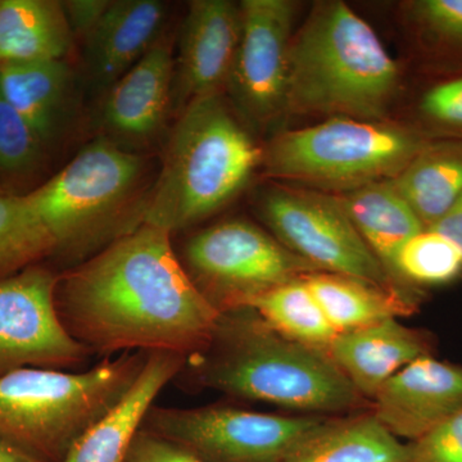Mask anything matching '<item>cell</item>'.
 Listing matches in <instances>:
<instances>
[{
	"label": "cell",
	"instance_id": "cell-1",
	"mask_svg": "<svg viewBox=\"0 0 462 462\" xmlns=\"http://www.w3.org/2000/svg\"><path fill=\"white\" fill-rule=\"evenodd\" d=\"M60 320L89 354L189 356L217 322L173 251L171 234L144 224L99 254L60 273Z\"/></svg>",
	"mask_w": 462,
	"mask_h": 462
},
{
	"label": "cell",
	"instance_id": "cell-2",
	"mask_svg": "<svg viewBox=\"0 0 462 462\" xmlns=\"http://www.w3.org/2000/svg\"><path fill=\"white\" fill-rule=\"evenodd\" d=\"M175 380L307 412L365 402L328 354L285 338L249 307L220 314L208 343L187 357Z\"/></svg>",
	"mask_w": 462,
	"mask_h": 462
},
{
	"label": "cell",
	"instance_id": "cell-3",
	"mask_svg": "<svg viewBox=\"0 0 462 462\" xmlns=\"http://www.w3.org/2000/svg\"><path fill=\"white\" fill-rule=\"evenodd\" d=\"M402 69L342 0L316 2L291 38L288 116L388 121Z\"/></svg>",
	"mask_w": 462,
	"mask_h": 462
},
{
	"label": "cell",
	"instance_id": "cell-4",
	"mask_svg": "<svg viewBox=\"0 0 462 462\" xmlns=\"http://www.w3.org/2000/svg\"><path fill=\"white\" fill-rule=\"evenodd\" d=\"M154 180L144 158L100 136L42 182L27 202L69 269L144 225Z\"/></svg>",
	"mask_w": 462,
	"mask_h": 462
},
{
	"label": "cell",
	"instance_id": "cell-5",
	"mask_svg": "<svg viewBox=\"0 0 462 462\" xmlns=\"http://www.w3.org/2000/svg\"><path fill=\"white\" fill-rule=\"evenodd\" d=\"M263 157L223 94L188 103L167 142L144 224L172 236L202 223L242 193Z\"/></svg>",
	"mask_w": 462,
	"mask_h": 462
},
{
	"label": "cell",
	"instance_id": "cell-6",
	"mask_svg": "<svg viewBox=\"0 0 462 462\" xmlns=\"http://www.w3.org/2000/svg\"><path fill=\"white\" fill-rule=\"evenodd\" d=\"M147 352L107 357L84 372L25 367L0 375V438L60 462L84 431L127 393Z\"/></svg>",
	"mask_w": 462,
	"mask_h": 462
},
{
	"label": "cell",
	"instance_id": "cell-7",
	"mask_svg": "<svg viewBox=\"0 0 462 462\" xmlns=\"http://www.w3.org/2000/svg\"><path fill=\"white\" fill-rule=\"evenodd\" d=\"M430 141L412 125L333 117L278 134L261 166L270 178L342 194L393 180Z\"/></svg>",
	"mask_w": 462,
	"mask_h": 462
},
{
	"label": "cell",
	"instance_id": "cell-8",
	"mask_svg": "<svg viewBox=\"0 0 462 462\" xmlns=\"http://www.w3.org/2000/svg\"><path fill=\"white\" fill-rule=\"evenodd\" d=\"M333 421L225 404L191 409L153 404L143 430L205 462H287Z\"/></svg>",
	"mask_w": 462,
	"mask_h": 462
},
{
	"label": "cell",
	"instance_id": "cell-9",
	"mask_svg": "<svg viewBox=\"0 0 462 462\" xmlns=\"http://www.w3.org/2000/svg\"><path fill=\"white\" fill-rule=\"evenodd\" d=\"M194 287L218 314L270 289L319 273L249 221H223L193 234L178 254Z\"/></svg>",
	"mask_w": 462,
	"mask_h": 462
},
{
	"label": "cell",
	"instance_id": "cell-10",
	"mask_svg": "<svg viewBox=\"0 0 462 462\" xmlns=\"http://www.w3.org/2000/svg\"><path fill=\"white\" fill-rule=\"evenodd\" d=\"M257 209L273 236L318 272L403 291L367 247L337 194L269 185L258 196Z\"/></svg>",
	"mask_w": 462,
	"mask_h": 462
},
{
	"label": "cell",
	"instance_id": "cell-11",
	"mask_svg": "<svg viewBox=\"0 0 462 462\" xmlns=\"http://www.w3.org/2000/svg\"><path fill=\"white\" fill-rule=\"evenodd\" d=\"M242 35L226 91L236 112L254 127L287 117L289 51L297 3L243 0Z\"/></svg>",
	"mask_w": 462,
	"mask_h": 462
},
{
	"label": "cell",
	"instance_id": "cell-12",
	"mask_svg": "<svg viewBox=\"0 0 462 462\" xmlns=\"http://www.w3.org/2000/svg\"><path fill=\"white\" fill-rule=\"evenodd\" d=\"M58 278L39 263L0 281V375L25 367L71 372L87 363L89 352L58 316Z\"/></svg>",
	"mask_w": 462,
	"mask_h": 462
},
{
	"label": "cell",
	"instance_id": "cell-13",
	"mask_svg": "<svg viewBox=\"0 0 462 462\" xmlns=\"http://www.w3.org/2000/svg\"><path fill=\"white\" fill-rule=\"evenodd\" d=\"M240 35V3L231 0L189 3L179 33L175 60L176 98L182 108L193 100L224 93L238 51Z\"/></svg>",
	"mask_w": 462,
	"mask_h": 462
},
{
	"label": "cell",
	"instance_id": "cell-14",
	"mask_svg": "<svg viewBox=\"0 0 462 462\" xmlns=\"http://www.w3.org/2000/svg\"><path fill=\"white\" fill-rule=\"evenodd\" d=\"M462 410V366L430 355L401 369L373 400V415L397 438L424 437Z\"/></svg>",
	"mask_w": 462,
	"mask_h": 462
},
{
	"label": "cell",
	"instance_id": "cell-15",
	"mask_svg": "<svg viewBox=\"0 0 462 462\" xmlns=\"http://www.w3.org/2000/svg\"><path fill=\"white\" fill-rule=\"evenodd\" d=\"M175 60L171 42L160 39L106 93L102 121L111 141L143 144L162 129L172 102Z\"/></svg>",
	"mask_w": 462,
	"mask_h": 462
},
{
	"label": "cell",
	"instance_id": "cell-16",
	"mask_svg": "<svg viewBox=\"0 0 462 462\" xmlns=\"http://www.w3.org/2000/svg\"><path fill=\"white\" fill-rule=\"evenodd\" d=\"M187 357L152 352L132 388L84 431L60 462H125L158 394L173 382Z\"/></svg>",
	"mask_w": 462,
	"mask_h": 462
},
{
	"label": "cell",
	"instance_id": "cell-17",
	"mask_svg": "<svg viewBox=\"0 0 462 462\" xmlns=\"http://www.w3.org/2000/svg\"><path fill=\"white\" fill-rule=\"evenodd\" d=\"M169 5L160 0H112L83 42L91 80L107 91L162 38Z\"/></svg>",
	"mask_w": 462,
	"mask_h": 462
},
{
	"label": "cell",
	"instance_id": "cell-18",
	"mask_svg": "<svg viewBox=\"0 0 462 462\" xmlns=\"http://www.w3.org/2000/svg\"><path fill=\"white\" fill-rule=\"evenodd\" d=\"M428 355L424 337L397 319L338 334L328 351L361 397L372 401L392 376Z\"/></svg>",
	"mask_w": 462,
	"mask_h": 462
},
{
	"label": "cell",
	"instance_id": "cell-19",
	"mask_svg": "<svg viewBox=\"0 0 462 462\" xmlns=\"http://www.w3.org/2000/svg\"><path fill=\"white\" fill-rule=\"evenodd\" d=\"M0 90L50 151L65 135L74 100L66 60L0 67Z\"/></svg>",
	"mask_w": 462,
	"mask_h": 462
},
{
	"label": "cell",
	"instance_id": "cell-20",
	"mask_svg": "<svg viewBox=\"0 0 462 462\" xmlns=\"http://www.w3.org/2000/svg\"><path fill=\"white\" fill-rule=\"evenodd\" d=\"M337 196L391 281L406 291L398 278L397 257L407 240L425 230L420 218L391 180L373 182Z\"/></svg>",
	"mask_w": 462,
	"mask_h": 462
},
{
	"label": "cell",
	"instance_id": "cell-21",
	"mask_svg": "<svg viewBox=\"0 0 462 462\" xmlns=\"http://www.w3.org/2000/svg\"><path fill=\"white\" fill-rule=\"evenodd\" d=\"M74 41L62 3L0 0V67L66 60Z\"/></svg>",
	"mask_w": 462,
	"mask_h": 462
},
{
	"label": "cell",
	"instance_id": "cell-22",
	"mask_svg": "<svg viewBox=\"0 0 462 462\" xmlns=\"http://www.w3.org/2000/svg\"><path fill=\"white\" fill-rule=\"evenodd\" d=\"M305 281L337 334L411 315L416 307L410 291L351 276L319 272L309 273Z\"/></svg>",
	"mask_w": 462,
	"mask_h": 462
},
{
	"label": "cell",
	"instance_id": "cell-23",
	"mask_svg": "<svg viewBox=\"0 0 462 462\" xmlns=\"http://www.w3.org/2000/svg\"><path fill=\"white\" fill-rule=\"evenodd\" d=\"M391 181L430 229L462 196V139H433Z\"/></svg>",
	"mask_w": 462,
	"mask_h": 462
},
{
	"label": "cell",
	"instance_id": "cell-24",
	"mask_svg": "<svg viewBox=\"0 0 462 462\" xmlns=\"http://www.w3.org/2000/svg\"><path fill=\"white\" fill-rule=\"evenodd\" d=\"M400 18L425 67L443 76L462 71V0H407Z\"/></svg>",
	"mask_w": 462,
	"mask_h": 462
},
{
	"label": "cell",
	"instance_id": "cell-25",
	"mask_svg": "<svg viewBox=\"0 0 462 462\" xmlns=\"http://www.w3.org/2000/svg\"><path fill=\"white\" fill-rule=\"evenodd\" d=\"M409 445L373 413L334 420L287 462H406Z\"/></svg>",
	"mask_w": 462,
	"mask_h": 462
},
{
	"label": "cell",
	"instance_id": "cell-26",
	"mask_svg": "<svg viewBox=\"0 0 462 462\" xmlns=\"http://www.w3.org/2000/svg\"><path fill=\"white\" fill-rule=\"evenodd\" d=\"M305 276L270 289L243 307L256 311L273 330L285 338L328 354L338 334L310 291Z\"/></svg>",
	"mask_w": 462,
	"mask_h": 462
},
{
	"label": "cell",
	"instance_id": "cell-27",
	"mask_svg": "<svg viewBox=\"0 0 462 462\" xmlns=\"http://www.w3.org/2000/svg\"><path fill=\"white\" fill-rule=\"evenodd\" d=\"M50 152L0 90V193L26 196L41 187Z\"/></svg>",
	"mask_w": 462,
	"mask_h": 462
},
{
	"label": "cell",
	"instance_id": "cell-28",
	"mask_svg": "<svg viewBox=\"0 0 462 462\" xmlns=\"http://www.w3.org/2000/svg\"><path fill=\"white\" fill-rule=\"evenodd\" d=\"M54 254V242L26 196L0 193V281Z\"/></svg>",
	"mask_w": 462,
	"mask_h": 462
},
{
	"label": "cell",
	"instance_id": "cell-29",
	"mask_svg": "<svg viewBox=\"0 0 462 462\" xmlns=\"http://www.w3.org/2000/svg\"><path fill=\"white\" fill-rule=\"evenodd\" d=\"M462 273V254L451 240L425 229L404 243L397 257V273L404 285H439Z\"/></svg>",
	"mask_w": 462,
	"mask_h": 462
},
{
	"label": "cell",
	"instance_id": "cell-30",
	"mask_svg": "<svg viewBox=\"0 0 462 462\" xmlns=\"http://www.w3.org/2000/svg\"><path fill=\"white\" fill-rule=\"evenodd\" d=\"M412 126L430 139H462V71L443 76L422 91Z\"/></svg>",
	"mask_w": 462,
	"mask_h": 462
},
{
	"label": "cell",
	"instance_id": "cell-31",
	"mask_svg": "<svg viewBox=\"0 0 462 462\" xmlns=\"http://www.w3.org/2000/svg\"><path fill=\"white\" fill-rule=\"evenodd\" d=\"M406 462H462V410L409 445Z\"/></svg>",
	"mask_w": 462,
	"mask_h": 462
},
{
	"label": "cell",
	"instance_id": "cell-32",
	"mask_svg": "<svg viewBox=\"0 0 462 462\" xmlns=\"http://www.w3.org/2000/svg\"><path fill=\"white\" fill-rule=\"evenodd\" d=\"M125 462H205L185 451L180 447L172 445L143 430L136 434L129 454Z\"/></svg>",
	"mask_w": 462,
	"mask_h": 462
},
{
	"label": "cell",
	"instance_id": "cell-33",
	"mask_svg": "<svg viewBox=\"0 0 462 462\" xmlns=\"http://www.w3.org/2000/svg\"><path fill=\"white\" fill-rule=\"evenodd\" d=\"M60 3L72 36L84 42L98 26L111 0H67Z\"/></svg>",
	"mask_w": 462,
	"mask_h": 462
},
{
	"label": "cell",
	"instance_id": "cell-34",
	"mask_svg": "<svg viewBox=\"0 0 462 462\" xmlns=\"http://www.w3.org/2000/svg\"><path fill=\"white\" fill-rule=\"evenodd\" d=\"M430 229L451 240L462 254V196Z\"/></svg>",
	"mask_w": 462,
	"mask_h": 462
},
{
	"label": "cell",
	"instance_id": "cell-35",
	"mask_svg": "<svg viewBox=\"0 0 462 462\" xmlns=\"http://www.w3.org/2000/svg\"><path fill=\"white\" fill-rule=\"evenodd\" d=\"M0 462H48L39 456L26 451L23 447L14 445L0 438Z\"/></svg>",
	"mask_w": 462,
	"mask_h": 462
}]
</instances>
